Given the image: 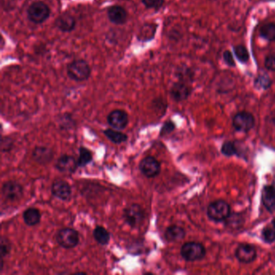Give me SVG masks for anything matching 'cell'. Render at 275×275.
Returning a JSON list of instances; mask_svg holds the SVG:
<instances>
[{"label": "cell", "instance_id": "cell-1", "mask_svg": "<svg viewBox=\"0 0 275 275\" xmlns=\"http://www.w3.org/2000/svg\"><path fill=\"white\" fill-rule=\"evenodd\" d=\"M230 205L224 200L212 202L207 207V215L215 222L226 221L230 216Z\"/></svg>", "mask_w": 275, "mask_h": 275}, {"label": "cell", "instance_id": "cell-2", "mask_svg": "<svg viewBox=\"0 0 275 275\" xmlns=\"http://www.w3.org/2000/svg\"><path fill=\"white\" fill-rule=\"evenodd\" d=\"M181 255L187 262H196L205 257L206 250L200 243L186 242L181 248Z\"/></svg>", "mask_w": 275, "mask_h": 275}, {"label": "cell", "instance_id": "cell-3", "mask_svg": "<svg viewBox=\"0 0 275 275\" xmlns=\"http://www.w3.org/2000/svg\"><path fill=\"white\" fill-rule=\"evenodd\" d=\"M91 68L88 62L84 60H76L69 64L67 73L69 77L77 81L88 80L91 75Z\"/></svg>", "mask_w": 275, "mask_h": 275}, {"label": "cell", "instance_id": "cell-4", "mask_svg": "<svg viewBox=\"0 0 275 275\" xmlns=\"http://www.w3.org/2000/svg\"><path fill=\"white\" fill-rule=\"evenodd\" d=\"M123 218L130 227L138 228L143 223L145 211L139 204H132L124 208Z\"/></svg>", "mask_w": 275, "mask_h": 275}, {"label": "cell", "instance_id": "cell-5", "mask_svg": "<svg viewBox=\"0 0 275 275\" xmlns=\"http://www.w3.org/2000/svg\"><path fill=\"white\" fill-rule=\"evenodd\" d=\"M57 242L64 249H73L79 243V233L75 229L66 228L59 231L56 236Z\"/></svg>", "mask_w": 275, "mask_h": 275}, {"label": "cell", "instance_id": "cell-6", "mask_svg": "<svg viewBox=\"0 0 275 275\" xmlns=\"http://www.w3.org/2000/svg\"><path fill=\"white\" fill-rule=\"evenodd\" d=\"M49 15L50 9L45 3H33L28 9V17L33 23H43L49 17Z\"/></svg>", "mask_w": 275, "mask_h": 275}, {"label": "cell", "instance_id": "cell-7", "mask_svg": "<svg viewBox=\"0 0 275 275\" xmlns=\"http://www.w3.org/2000/svg\"><path fill=\"white\" fill-rule=\"evenodd\" d=\"M233 124L235 129L239 132H247L254 128L255 119L248 112H240L233 117Z\"/></svg>", "mask_w": 275, "mask_h": 275}, {"label": "cell", "instance_id": "cell-8", "mask_svg": "<svg viewBox=\"0 0 275 275\" xmlns=\"http://www.w3.org/2000/svg\"><path fill=\"white\" fill-rule=\"evenodd\" d=\"M140 171L147 178H154L160 174L161 164L155 157L148 156L140 163Z\"/></svg>", "mask_w": 275, "mask_h": 275}, {"label": "cell", "instance_id": "cell-9", "mask_svg": "<svg viewBox=\"0 0 275 275\" xmlns=\"http://www.w3.org/2000/svg\"><path fill=\"white\" fill-rule=\"evenodd\" d=\"M23 194V186L19 182L8 181L3 185L2 195L6 200L16 201L20 200Z\"/></svg>", "mask_w": 275, "mask_h": 275}, {"label": "cell", "instance_id": "cell-10", "mask_svg": "<svg viewBox=\"0 0 275 275\" xmlns=\"http://www.w3.org/2000/svg\"><path fill=\"white\" fill-rule=\"evenodd\" d=\"M51 191L52 196L62 201H68L71 197L72 191L70 185L68 182L61 179L52 182Z\"/></svg>", "mask_w": 275, "mask_h": 275}, {"label": "cell", "instance_id": "cell-11", "mask_svg": "<svg viewBox=\"0 0 275 275\" xmlns=\"http://www.w3.org/2000/svg\"><path fill=\"white\" fill-rule=\"evenodd\" d=\"M107 123L112 128L117 130H123L128 124V116L123 110H114L109 113Z\"/></svg>", "mask_w": 275, "mask_h": 275}, {"label": "cell", "instance_id": "cell-12", "mask_svg": "<svg viewBox=\"0 0 275 275\" xmlns=\"http://www.w3.org/2000/svg\"><path fill=\"white\" fill-rule=\"evenodd\" d=\"M236 258L243 263H251L257 258V250L251 244H242L236 248Z\"/></svg>", "mask_w": 275, "mask_h": 275}, {"label": "cell", "instance_id": "cell-13", "mask_svg": "<svg viewBox=\"0 0 275 275\" xmlns=\"http://www.w3.org/2000/svg\"><path fill=\"white\" fill-rule=\"evenodd\" d=\"M78 167V160L70 155H62L56 163V168L62 173L75 172Z\"/></svg>", "mask_w": 275, "mask_h": 275}, {"label": "cell", "instance_id": "cell-14", "mask_svg": "<svg viewBox=\"0 0 275 275\" xmlns=\"http://www.w3.org/2000/svg\"><path fill=\"white\" fill-rule=\"evenodd\" d=\"M191 89L184 81H178L173 85L171 90V95L175 100L180 102L185 100L190 96Z\"/></svg>", "mask_w": 275, "mask_h": 275}, {"label": "cell", "instance_id": "cell-15", "mask_svg": "<svg viewBox=\"0 0 275 275\" xmlns=\"http://www.w3.org/2000/svg\"><path fill=\"white\" fill-rule=\"evenodd\" d=\"M262 204L270 213L275 211V186H265L262 192Z\"/></svg>", "mask_w": 275, "mask_h": 275}, {"label": "cell", "instance_id": "cell-16", "mask_svg": "<svg viewBox=\"0 0 275 275\" xmlns=\"http://www.w3.org/2000/svg\"><path fill=\"white\" fill-rule=\"evenodd\" d=\"M33 157L37 163L41 165H46L50 162L52 157H53V153L52 149L45 146H39L35 148L33 152Z\"/></svg>", "mask_w": 275, "mask_h": 275}, {"label": "cell", "instance_id": "cell-17", "mask_svg": "<svg viewBox=\"0 0 275 275\" xmlns=\"http://www.w3.org/2000/svg\"><path fill=\"white\" fill-rule=\"evenodd\" d=\"M107 15L111 22L116 24H123L128 20V12L121 6L111 7Z\"/></svg>", "mask_w": 275, "mask_h": 275}, {"label": "cell", "instance_id": "cell-18", "mask_svg": "<svg viewBox=\"0 0 275 275\" xmlns=\"http://www.w3.org/2000/svg\"><path fill=\"white\" fill-rule=\"evenodd\" d=\"M75 25V19L69 14H62L56 20L57 27L64 33H70L73 31Z\"/></svg>", "mask_w": 275, "mask_h": 275}, {"label": "cell", "instance_id": "cell-19", "mask_svg": "<svg viewBox=\"0 0 275 275\" xmlns=\"http://www.w3.org/2000/svg\"><path fill=\"white\" fill-rule=\"evenodd\" d=\"M186 236L184 229L177 225H172L167 228L165 232V238L169 242L180 241Z\"/></svg>", "mask_w": 275, "mask_h": 275}, {"label": "cell", "instance_id": "cell-20", "mask_svg": "<svg viewBox=\"0 0 275 275\" xmlns=\"http://www.w3.org/2000/svg\"><path fill=\"white\" fill-rule=\"evenodd\" d=\"M23 221L28 226H35L41 221V214L39 210L34 207L28 208L23 214Z\"/></svg>", "mask_w": 275, "mask_h": 275}, {"label": "cell", "instance_id": "cell-21", "mask_svg": "<svg viewBox=\"0 0 275 275\" xmlns=\"http://www.w3.org/2000/svg\"><path fill=\"white\" fill-rule=\"evenodd\" d=\"M103 133L110 140L111 142H113L115 144L123 143V142H126L127 139H128V136L126 134L120 132L119 130L114 129V128L106 129Z\"/></svg>", "mask_w": 275, "mask_h": 275}, {"label": "cell", "instance_id": "cell-22", "mask_svg": "<svg viewBox=\"0 0 275 275\" xmlns=\"http://www.w3.org/2000/svg\"><path fill=\"white\" fill-rule=\"evenodd\" d=\"M93 236L95 240L102 245H106V244H108L109 240H110V233L103 226L96 227L94 230Z\"/></svg>", "mask_w": 275, "mask_h": 275}, {"label": "cell", "instance_id": "cell-23", "mask_svg": "<svg viewBox=\"0 0 275 275\" xmlns=\"http://www.w3.org/2000/svg\"><path fill=\"white\" fill-rule=\"evenodd\" d=\"M78 151H79V156H78V167H86L92 161L93 154L91 151H90L89 149L85 147H80Z\"/></svg>", "mask_w": 275, "mask_h": 275}, {"label": "cell", "instance_id": "cell-24", "mask_svg": "<svg viewBox=\"0 0 275 275\" xmlns=\"http://www.w3.org/2000/svg\"><path fill=\"white\" fill-rule=\"evenodd\" d=\"M261 37L269 41H275V23H265L260 30Z\"/></svg>", "mask_w": 275, "mask_h": 275}, {"label": "cell", "instance_id": "cell-25", "mask_svg": "<svg viewBox=\"0 0 275 275\" xmlns=\"http://www.w3.org/2000/svg\"><path fill=\"white\" fill-rule=\"evenodd\" d=\"M271 84V79L269 78V75L265 74V73L260 74L254 80V86H255L256 88H259V89H269Z\"/></svg>", "mask_w": 275, "mask_h": 275}, {"label": "cell", "instance_id": "cell-26", "mask_svg": "<svg viewBox=\"0 0 275 275\" xmlns=\"http://www.w3.org/2000/svg\"><path fill=\"white\" fill-rule=\"evenodd\" d=\"M236 59L241 63H247L250 60V53L244 45H236L233 48Z\"/></svg>", "mask_w": 275, "mask_h": 275}, {"label": "cell", "instance_id": "cell-27", "mask_svg": "<svg viewBox=\"0 0 275 275\" xmlns=\"http://www.w3.org/2000/svg\"><path fill=\"white\" fill-rule=\"evenodd\" d=\"M221 152L225 156L230 157L237 153V149H236V145L233 142H225L221 148Z\"/></svg>", "mask_w": 275, "mask_h": 275}, {"label": "cell", "instance_id": "cell-28", "mask_svg": "<svg viewBox=\"0 0 275 275\" xmlns=\"http://www.w3.org/2000/svg\"><path fill=\"white\" fill-rule=\"evenodd\" d=\"M12 250V244H11L10 241L2 236L1 238V242H0V254H1V260L4 259V257H6L9 253L11 252Z\"/></svg>", "mask_w": 275, "mask_h": 275}, {"label": "cell", "instance_id": "cell-29", "mask_svg": "<svg viewBox=\"0 0 275 275\" xmlns=\"http://www.w3.org/2000/svg\"><path fill=\"white\" fill-rule=\"evenodd\" d=\"M262 239L265 242L271 244L275 241V229H272L270 227H265L264 228L262 233Z\"/></svg>", "mask_w": 275, "mask_h": 275}, {"label": "cell", "instance_id": "cell-30", "mask_svg": "<svg viewBox=\"0 0 275 275\" xmlns=\"http://www.w3.org/2000/svg\"><path fill=\"white\" fill-rule=\"evenodd\" d=\"M149 27H150V24H147V25L143 26V28H142V32L140 33L142 35V39H146V41H148V40L153 38L154 33H155L156 28L153 25L151 30L148 32Z\"/></svg>", "mask_w": 275, "mask_h": 275}, {"label": "cell", "instance_id": "cell-31", "mask_svg": "<svg viewBox=\"0 0 275 275\" xmlns=\"http://www.w3.org/2000/svg\"><path fill=\"white\" fill-rule=\"evenodd\" d=\"M165 0H142V3L148 8L158 10L163 6Z\"/></svg>", "mask_w": 275, "mask_h": 275}, {"label": "cell", "instance_id": "cell-32", "mask_svg": "<svg viewBox=\"0 0 275 275\" xmlns=\"http://www.w3.org/2000/svg\"><path fill=\"white\" fill-rule=\"evenodd\" d=\"M265 68L270 71H275V52L270 53L266 57L265 60Z\"/></svg>", "mask_w": 275, "mask_h": 275}, {"label": "cell", "instance_id": "cell-33", "mask_svg": "<svg viewBox=\"0 0 275 275\" xmlns=\"http://www.w3.org/2000/svg\"><path fill=\"white\" fill-rule=\"evenodd\" d=\"M175 128V125L172 121H167L163 125L162 128L161 130V135H167V134L171 133L174 131Z\"/></svg>", "mask_w": 275, "mask_h": 275}, {"label": "cell", "instance_id": "cell-34", "mask_svg": "<svg viewBox=\"0 0 275 275\" xmlns=\"http://www.w3.org/2000/svg\"><path fill=\"white\" fill-rule=\"evenodd\" d=\"M224 61H225V63L229 66L231 67H234L235 66V61L233 59V54L232 52L229 50L225 51L223 54Z\"/></svg>", "mask_w": 275, "mask_h": 275}, {"label": "cell", "instance_id": "cell-35", "mask_svg": "<svg viewBox=\"0 0 275 275\" xmlns=\"http://www.w3.org/2000/svg\"><path fill=\"white\" fill-rule=\"evenodd\" d=\"M13 146V142H12V139H8V138H3L2 144H1V148H2L3 152H8L12 149Z\"/></svg>", "mask_w": 275, "mask_h": 275}, {"label": "cell", "instance_id": "cell-36", "mask_svg": "<svg viewBox=\"0 0 275 275\" xmlns=\"http://www.w3.org/2000/svg\"><path fill=\"white\" fill-rule=\"evenodd\" d=\"M272 224H273V228L275 229V219H273V221H272Z\"/></svg>", "mask_w": 275, "mask_h": 275}]
</instances>
